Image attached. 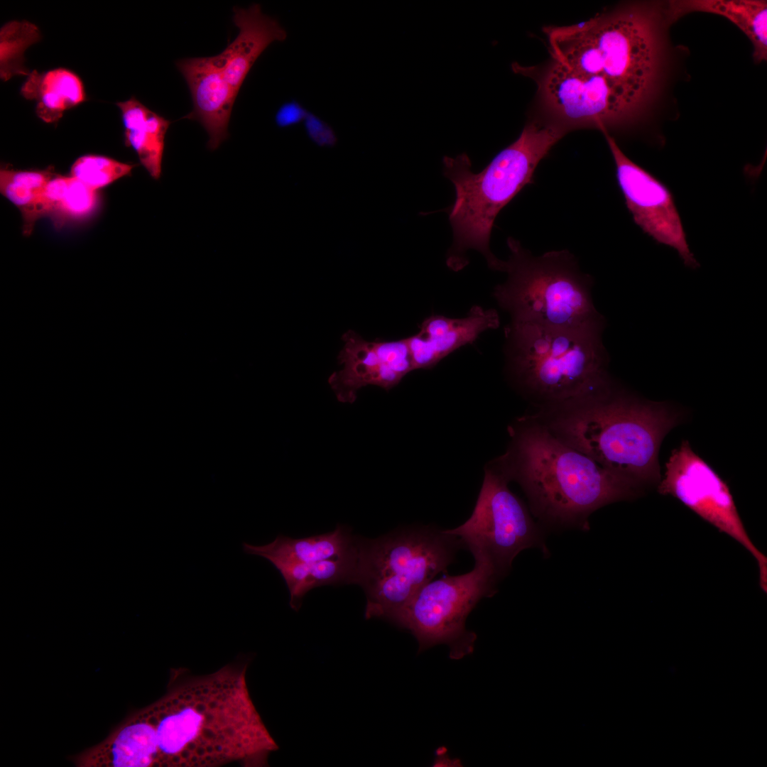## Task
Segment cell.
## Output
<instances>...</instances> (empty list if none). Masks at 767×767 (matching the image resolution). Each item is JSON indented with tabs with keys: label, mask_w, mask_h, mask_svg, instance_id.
<instances>
[{
	"label": "cell",
	"mask_w": 767,
	"mask_h": 767,
	"mask_svg": "<svg viewBox=\"0 0 767 767\" xmlns=\"http://www.w3.org/2000/svg\"><path fill=\"white\" fill-rule=\"evenodd\" d=\"M246 664L177 673L166 692L128 719L142 767L261 766L278 749L249 694Z\"/></svg>",
	"instance_id": "obj_1"
},
{
	"label": "cell",
	"mask_w": 767,
	"mask_h": 767,
	"mask_svg": "<svg viewBox=\"0 0 767 767\" xmlns=\"http://www.w3.org/2000/svg\"><path fill=\"white\" fill-rule=\"evenodd\" d=\"M529 417L557 440L640 487L660 480L658 452L678 415L641 399L610 379L582 395L539 406Z\"/></svg>",
	"instance_id": "obj_2"
},
{
	"label": "cell",
	"mask_w": 767,
	"mask_h": 767,
	"mask_svg": "<svg viewBox=\"0 0 767 767\" xmlns=\"http://www.w3.org/2000/svg\"><path fill=\"white\" fill-rule=\"evenodd\" d=\"M514 426L512 445L498 462L510 480L519 483L540 519L587 528L597 509L638 494L639 486L564 444L532 419L523 418Z\"/></svg>",
	"instance_id": "obj_3"
},
{
	"label": "cell",
	"mask_w": 767,
	"mask_h": 767,
	"mask_svg": "<svg viewBox=\"0 0 767 767\" xmlns=\"http://www.w3.org/2000/svg\"><path fill=\"white\" fill-rule=\"evenodd\" d=\"M567 132L548 119L526 123L518 138L501 150L479 173L463 153L443 158L444 175L454 185L455 200L449 212L453 244L447 263L455 271L467 263L469 249L479 251L490 268L502 271L504 261L491 251L489 241L500 211L527 185L533 183L539 163Z\"/></svg>",
	"instance_id": "obj_4"
},
{
	"label": "cell",
	"mask_w": 767,
	"mask_h": 767,
	"mask_svg": "<svg viewBox=\"0 0 767 767\" xmlns=\"http://www.w3.org/2000/svg\"><path fill=\"white\" fill-rule=\"evenodd\" d=\"M604 330L511 322L506 329L510 370L538 406L564 401L607 383Z\"/></svg>",
	"instance_id": "obj_5"
},
{
	"label": "cell",
	"mask_w": 767,
	"mask_h": 767,
	"mask_svg": "<svg viewBox=\"0 0 767 767\" xmlns=\"http://www.w3.org/2000/svg\"><path fill=\"white\" fill-rule=\"evenodd\" d=\"M510 255L504 261L506 281L493 295L511 322L548 327L604 330L606 320L592 298V278L581 271L567 250L534 256L508 238Z\"/></svg>",
	"instance_id": "obj_6"
},
{
	"label": "cell",
	"mask_w": 767,
	"mask_h": 767,
	"mask_svg": "<svg viewBox=\"0 0 767 767\" xmlns=\"http://www.w3.org/2000/svg\"><path fill=\"white\" fill-rule=\"evenodd\" d=\"M462 547L457 537L425 526L360 537L357 584L366 597L365 618L393 623L426 583L447 572Z\"/></svg>",
	"instance_id": "obj_7"
},
{
	"label": "cell",
	"mask_w": 767,
	"mask_h": 767,
	"mask_svg": "<svg viewBox=\"0 0 767 767\" xmlns=\"http://www.w3.org/2000/svg\"><path fill=\"white\" fill-rule=\"evenodd\" d=\"M664 22V8L641 3L598 13L585 21L599 52L602 76L638 117L656 96L661 78Z\"/></svg>",
	"instance_id": "obj_8"
},
{
	"label": "cell",
	"mask_w": 767,
	"mask_h": 767,
	"mask_svg": "<svg viewBox=\"0 0 767 767\" xmlns=\"http://www.w3.org/2000/svg\"><path fill=\"white\" fill-rule=\"evenodd\" d=\"M474 561L467 573L426 583L393 621L415 636L419 652L439 644L450 648L452 659L473 652L477 636L467 629V618L481 599L496 593L500 580L489 562Z\"/></svg>",
	"instance_id": "obj_9"
},
{
	"label": "cell",
	"mask_w": 767,
	"mask_h": 767,
	"mask_svg": "<svg viewBox=\"0 0 767 767\" xmlns=\"http://www.w3.org/2000/svg\"><path fill=\"white\" fill-rule=\"evenodd\" d=\"M509 481L500 465L487 467L470 517L457 528L445 530L457 537L474 558L489 562L500 579L520 552L545 548L540 530L523 502L510 491Z\"/></svg>",
	"instance_id": "obj_10"
},
{
	"label": "cell",
	"mask_w": 767,
	"mask_h": 767,
	"mask_svg": "<svg viewBox=\"0 0 767 767\" xmlns=\"http://www.w3.org/2000/svg\"><path fill=\"white\" fill-rule=\"evenodd\" d=\"M512 69L535 79L540 98L550 111L548 119L567 133L585 128L609 132V129L633 124L638 119L602 76L577 72L553 59L542 70L517 62Z\"/></svg>",
	"instance_id": "obj_11"
},
{
	"label": "cell",
	"mask_w": 767,
	"mask_h": 767,
	"mask_svg": "<svg viewBox=\"0 0 767 767\" xmlns=\"http://www.w3.org/2000/svg\"><path fill=\"white\" fill-rule=\"evenodd\" d=\"M658 491L680 500L702 518L733 538L758 562L767 566L766 557L749 536L729 488L717 472L692 449L687 440L673 450L665 464Z\"/></svg>",
	"instance_id": "obj_12"
},
{
	"label": "cell",
	"mask_w": 767,
	"mask_h": 767,
	"mask_svg": "<svg viewBox=\"0 0 767 767\" xmlns=\"http://www.w3.org/2000/svg\"><path fill=\"white\" fill-rule=\"evenodd\" d=\"M602 132L614 161L618 185L634 222L656 242L675 249L685 266L699 267L690 250L670 190L629 159L607 131Z\"/></svg>",
	"instance_id": "obj_13"
},
{
	"label": "cell",
	"mask_w": 767,
	"mask_h": 767,
	"mask_svg": "<svg viewBox=\"0 0 767 767\" xmlns=\"http://www.w3.org/2000/svg\"><path fill=\"white\" fill-rule=\"evenodd\" d=\"M342 339L344 346L337 359L342 368L328 379L342 403H352L358 390L369 385L388 391L413 370L406 338L367 341L349 330Z\"/></svg>",
	"instance_id": "obj_14"
},
{
	"label": "cell",
	"mask_w": 767,
	"mask_h": 767,
	"mask_svg": "<svg viewBox=\"0 0 767 767\" xmlns=\"http://www.w3.org/2000/svg\"><path fill=\"white\" fill-rule=\"evenodd\" d=\"M188 86L193 109L183 119L197 121L207 131V147L216 150L228 136V125L238 92L227 80L214 57L175 62Z\"/></svg>",
	"instance_id": "obj_15"
},
{
	"label": "cell",
	"mask_w": 767,
	"mask_h": 767,
	"mask_svg": "<svg viewBox=\"0 0 767 767\" xmlns=\"http://www.w3.org/2000/svg\"><path fill=\"white\" fill-rule=\"evenodd\" d=\"M499 324L496 310L477 305L464 317H428L418 333L406 338L413 370L434 366L457 349L474 342L483 332L498 328Z\"/></svg>",
	"instance_id": "obj_16"
},
{
	"label": "cell",
	"mask_w": 767,
	"mask_h": 767,
	"mask_svg": "<svg viewBox=\"0 0 767 767\" xmlns=\"http://www.w3.org/2000/svg\"><path fill=\"white\" fill-rule=\"evenodd\" d=\"M232 20L239 29L235 39L213 56L227 80L239 92L251 67L273 42L286 38L285 30L275 18L264 14L259 4L235 7Z\"/></svg>",
	"instance_id": "obj_17"
},
{
	"label": "cell",
	"mask_w": 767,
	"mask_h": 767,
	"mask_svg": "<svg viewBox=\"0 0 767 767\" xmlns=\"http://www.w3.org/2000/svg\"><path fill=\"white\" fill-rule=\"evenodd\" d=\"M360 537L346 526L338 525L327 533L294 539L279 535L271 543L254 545L243 543V550L261 556L272 564L277 562H314L355 555Z\"/></svg>",
	"instance_id": "obj_18"
},
{
	"label": "cell",
	"mask_w": 767,
	"mask_h": 767,
	"mask_svg": "<svg viewBox=\"0 0 767 767\" xmlns=\"http://www.w3.org/2000/svg\"><path fill=\"white\" fill-rule=\"evenodd\" d=\"M722 16L735 24L753 45L756 63L767 59V4L758 0L672 1L664 8L666 23L672 24L692 12Z\"/></svg>",
	"instance_id": "obj_19"
},
{
	"label": "cell",
	"mask_w": 767,
	"mask_h": 767,
	"mask_svg": "<svg viewBox=\"0 0 767 767\" xmlns=\"http://www.w3.org/2000/svg\"><path fill=\"white\" fill-rule=\"evenodd\" d=\"M124 128V143L137 154L155 180L162 173L164 141L170 121L146 107L136 97L116 104Z\"/></svg>",
	"instance_id": "obj_20"
},
{
	"label": "cell",
	"mask_w": 767,
	"mask_h": 767,
	"mask_svg": "<svg viewBox=\"0 0 767 767\" xmlns=\"http://www.w3.org/2000/svg\"><path fill=\"white\" fill-rule=\"evenodd\" d=\"M26 99L35 100L37 116L45 123L58 122L64 112L85 100L81 79L65 68L45 72L33 70L21 88Z\"/></svg>",
	"instance_id": "obj_21"
},
{
	"label": "cell",
	"mask_w": 767,
	"mask_h": 767,
	"mask_svg": "<svg viewBox=\"0 0 767 767\" xmlns=\"http://www.w3.org/2000/svg\"><path fill=\"white\" fill-rule=\"evenodd\" d=\"M358 552L350 556L314 562L272 564L288 587L290 607L298 611L305 594L313 588L328 584H357Z\"/></svg>",
	"instance_id": "obj_22"
},
{
	"label": "cell",
	"mask_w": 767,
	"mask_h": 767,
	"mask_svg": "<svg viewBox=\"0 0 767 767\" xmlns=\"http://www.w3.org/2000/svg\"><path fill=\"white\" fill-rule=\"evenodd\" d=\"M56 173L53 168L20 170L4 167L0 170V192L20 211L23 233L29 236L36 222L44 217L42 207L43 190Z\"/></svg>",
	"instance_id": "obj_23"
},
{
	"label": "cell",
	"mask_w": 767,
	"mask_h": 767,
	"mask_svg": "<svg viewBox=\"0 0 767 767\" xmlns=\"http://www.w3.org/2000/svg\"><path fill=\"white\" fill-rule=\"evenodd\" d=\"M41 38L38 28L27 21H11L0 30V76L6 82L11 77L28 76L24 53Z\"/></svg>",
	"instance_id": "obj_24"
},
{
	"label": "cell",
	"mask_w": 767,
	"mask_h": 767,
	"mask_svg": "<svg viewBox=\"0 0 767 767\" xmlns=\"http://www.w3.org/2000/svg\"><path fill=\"white\" fill-rule=\"evenodd\" d=\"M137 165L104 156L87 154L79 157L73 163L70 175L97 191L121 178L130 175Z\"/></svg>",
	"instance_id": "obj_25"
},
{
	"label": "cell",
	"mask_w": 767,
	"mask_h": 767,
	"mask_svg": "<svg viewBox=\"0 0 767 767\" xmlns=\"http://www.w3.org/2000/svg\"><path fill=\"white\" fill-rule=\"evenodd\" d=\"M97 192L70 175L68 185L50 216L54 225L60 228L68 220L88 215L97 205Z\"/></svg>",
	"instance_id": "obj_26"
}]
</instances>
